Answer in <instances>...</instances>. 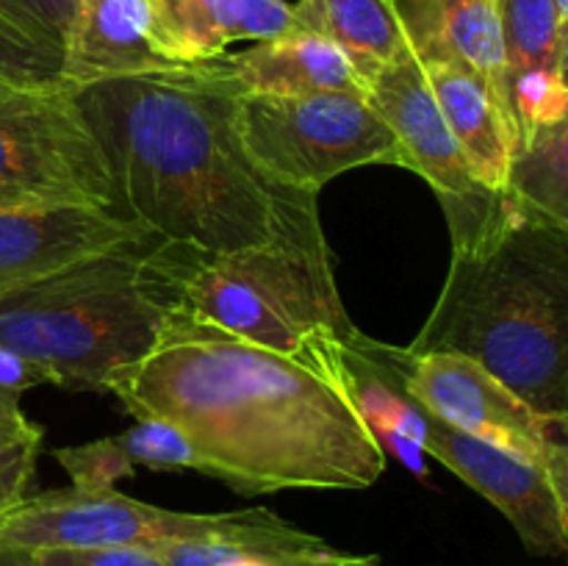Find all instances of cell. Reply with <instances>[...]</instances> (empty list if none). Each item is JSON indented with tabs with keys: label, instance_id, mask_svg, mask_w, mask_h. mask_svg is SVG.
I'll use <instances>...</instances> for the list:
<instances>
[{
	"label": "cell",
	"instance_id": "obj_16",
	"mask_svg": "<svg viewBox=\"0 0 568 566\" xmlns=\"http://www.w3.org/2000/svg\"><path fill=\"white\" fill-rule=\"evenodd\" d=\"M227 67L250 94H316L355 92L366 94L347 55L327 39L305 31H288L283 37L255 42L236 55H225Z\"/></svg>",
	"mask_w": 568,
	"mask_h": 566
},
{
	"label": "cell",
	"instance_id": "obj_1",
	"mask_svg": "<svg viewBox=\"0 0 568 566\" xmlns=\"http://www.w3.org/2000/svg\"><path fill=\"white\" fill-rule=\"evenodd\" d=\"M131 416L172 425L242 497L286 488H369L386 453L347 388L227 333L181 297L148 353L105 381Z\"/></svg>",
	"mask_w": 568,
	"mask_h": 566
},
{
	"label": "cell",
	"instance_id": "obj_27",
	"mask_svg": "<svg viewBox=\"0 0 568 566\" xmlns=\"http://www.w3.org/2000/svg\"><path fill=\"white\" fill-rule=\"evenodd\" d=\"M42 383H53V377H50L44 366L0 344V392L20 397L22 392L42 386Z\"/></svg>",
	"mask_w": 568,
	"mask_h": 566
},
{
	"label": "cell",
	"instance_id": "obj_30",
	"mask_svg": "<svg viewBox=\"0 0 568 566\" xmlns=\"http://www.w3.org/2000/svg\"><path fill=\"white\" fill-rule=\"evenodd\" d=\"M552 3H555V11H558L560 22H566L568 26V0H552Z\"/></svg>",
	"mask_w": 568,
	"mask_h": 566
},
{
	"label": "cell",
	"instance_id": "obj_26",
	"mask_svg": "<svg viewBox=\"0 0 568 566\" xmlns=\"http://www.w3.org/2000/svg\"><path fill=\"white\" fill-rule=\"evenodd\" d=\"M31 553L39 566H166L153 547H48Z\"/></svg>",
	"mask_w": 568,
	"mask_h": 566
},
{
	"label": "cell",
	"instance_id": "obj_20",
	"mask_svg": "<svg viewBox=\"0 0 568 566\" xmlns=\"http://www.w3.org/2000/svg\"><path fill=\"white\" fill-rule=\"evenodd\" d=\"M505 194L525 220L568 228V122L538 128L516 144Z\"/></svg>",
	"mask_w": 568,
	"mask_h": 566
},
{
	"label": "cell",
	"instance_id": "obj_15",
	"mask_svg": "<svg viewBox=\"0 0 568 566\" xmlns=\"http://www.w3.org/2000/svg\"><path fill=\"white\" fill-rule=\"evenodd\" d=\"M166 67L178 64L153 48L148 0H81L61 64L64 87L81 89Z\"/></svg>",
	"mask_w": 568,
	"mask_h": 566
},
{
	"label": "cell",
	"instance_id": "obj_10",
	"mask_svg": "<svg viewBox=\"0 0 568 566\" xmlns=\"http://www.w3.org/2000/svg\"><path fill=\"white\" fill-rule=\"evenodd\" d=\"M383 361L410 400L447 425L547 469L568 488L566 422L538 414L499 377L458 353H410L381 344Z\"/></svg>",
	"mask_w": 568,
	"mask_h": 566
},
{
	"label": "cell",
	"instance_id": "obj_8",
	"mask_svg": "<svg viewBox=\"0 0 568 566\" xmlns=\"http://www.w3.org/2000/svg\"><path fill=\"white\" fill-rule=\"evenodd\" d=\"M366 100L383 117L403 148L405 170L430 183L447 214L453 253H475L491 244L516 220L508 194L488 192L466 164L458 142L444 122L425 70L414 50L383 64L366 83Z\"/></svg>",
	"mask_w": 568,
	"mask_h": 566
},
{
	"label": "cell",
	"instance_id": "obj_25",
	"mask_svg": "<svg viewBox=\"0 0 568 566\" xmlns=\"http://www.w3.org/2000/svg\"><path fill=\"white\" fill-rule=\"evenodd\" d=\"M81 0H0V17L64 55Z\"/></svg>",
	"mask_w": 568,
	"mask_h": 566
},
{
	"label": "cell",
	"instance_id": "obj_5",
	"mask_svg": "<svg viewBox=\"0 0 568 566\" xmlns=\"http://www.w3.org/2000/svg\"><path fill=\"white\" fill-rule=\"evenodd\" d=\"M175 286L214 325L347 388V342L358 327L338 297L331 253L261 247L203 255L175 244Z\"/></svg>",
	"mask_w": 568,
	"mask_h": 566
},
{
	"label": "cell",
	"instance_id": "obj_14",
	"mask_svg": "<svg viewBox=\"0 0 568 566\" xmlns=\"http://www.w3.org/2000/svg\"><path fill=\"white\" fill-rule=\"evenodd\" d=\"M150 39L170 64H203L233 42L294 31L286 0H148Z\"/></svg>",
	"mask_w": 568,
	"mask_h": 566
},
{
	"label": "cell",
	"instance_id": "obj_9",
	"mask_svg": "<svg viewBox=\"0 0 568 566\" xmlns=\"http://www.w3.org/2000/svg\"><path fill=\"white\" fill-rule=\"evenodd\" d=\"M266 508L183 514L142 503L116 488H59L26 497L0 516V544L48 547H164L178 542H236Z\"/></svg>",
	"mask_w": 568,
	"mask_h": 566
},
{
	"label": "cell",
	"instance_id": "obj_3",
	"mask_svg": "<svg viewBox=\"0 0 568 566\" xmlns=\"http://www.w3.org/2000/svg\"><path fill=\"white\" fill-rule=\"evenodd\" d=\"M410 353H458L544 416L568 420V228L516 220L447 281Z\"/></svg>",
	"mask_w": 568,
	"mask_h": 566
},
{
	"label": "cell",
	"instance_id": "obj_13",
	"mask_svg": "<svg viewBox=\"0 0 568 566\" xmlns=\"http://www.w3.org/2000/svg\"><path fill=\"white\" fill-rule=\"evenodd\" d=\"M405 39L422 64H453L475 75L491 94L505 125L516 122L508 98V59L497 0H392Z\"/></svg>",
	"mask_w": 568,
	"mask_h": 566
},
{
	"label": "cell",
	"instance_id": "obj_23",
	"mask_svg": "<svg viewBox=\"0 0 568 566\" xmlns=\"http://www.w3.org/2000/svg\"><path fill=\"white\" fill-rule=\"evenodd\" d=\"M64 55L37 42L26 31L0 17V83L14 87H53L61 81Z\"/></svg>",
	"mask_w": 568,
	"mask_h": 566
},
{
	"label": "cell",
	"instance_id": "obj_6",
	"mask_svg": "<svg viewBox=\"0 0 568 566\" xmlns=\"http://www.w3.org/2000/svg\"><path fill=\"white\" fill-rule=\"evenodd\" d=\"M236 128L266 181L320 194L355 166H405L403 148L366 94H250L236 100Z\"/></svg>",
	"mask_w": 568,
	"mask_h": 566
},
{
	"label": "cell",
	"instance_id": "obj_7",
	"mask_svg": "<svg viewBox=\"0 0 568 566\" xmlns=\"http://www.w3.org/2000/svg\"><path fill=\"white\" fill-rule=\"evenodd\" d=\"M14 205L114 211L109 161L64 83H0V209Z\"/></svg>",
	"mask_w": 568,
	"mask_h": 566
},
{
	"label": "cell",
	"instance_id": "obj_4",
	"mask_svg": "<svg viewBox=\"0 0 568 566\" xmlns=\"http://www.w3.org/2000/svg\"><path fill=\"white\" fill-rule=\"evenodd\" d=\"M175 303V244L144 236L0 294V344L44 366L53 386L103 392Z\"/></svg>",
	"mask_w": 568,
	"mask_h": 566
},
{
	"label": "cell",
	"instance_id": "obj_28",
	"mask_svg": "<svg viewBox=\"0 0 568 566\" xmlns=\"http://www.w3.org/2000/svg\"><path fill=\"white\" fill-rule=\"evenodd\" d=\"M22 425H31V420L22 414L20 397L0 392V427H22Z\"/></svg>",
	"mask_w": 568,
	"mask_h": 566
},
{
	"label": "cell",
	"instance_id": "obj_29",
	"mask_svg": "<svg viewBox=\"0 0 568 566\" xmlns=\"http://www.w3.org/2000/svg\"><path fill=\"white\" fill-rule=\"evenodd\" d=\"M0 566H39L33 558L31 549L9 547V544H0Z\"/></svg>",
	"mask_w": 568,
	"mask_h": 566
},
{
	"label": "cell",
	"instance_id": "obj_18",
	"mask_svg": "<svg viewBox=\"0 0 568 566\" xmlns=\"http://www.w3.org/2000/svg\"><path fill=\"white\" fill-rule=\"evenodd\" d=\"M53 458L78 488H114V483L131 477L136 466L203 472V461L189 438L155 420H136V425L114 436L53 449Z\"/></svg>",
	"mask_w": 568,
	"mask_h": 566
},
{
	"label": "cell",
	"instance_id": "obj_19",
	"mask_svg": "<svg viewBox=\"0 0 568 566\" xmlns=\"http://www.w3.org/2000/svg\"><path fill=\"white\" fill-rule=\"evenodd\" d=\"M292 22L294 31L336 44L364 87L383 64L410 48L392 0H297Z\"/></svg>",
	"mask_w": 568,
	"mask_h": 566
},
{
	"label": "cell",
	"instance_id": "obj_17",
	"mask_svg": "<svg viewBox=\"0 0 568 566\" xmlns=\"http://www.w3.org/2000/svg\"><path fill=\"white\" fill-rule=\"evenodd\" d=\"M422 70L471 175L488 192L505 194L510 155H514V133L505 125L491 94L460 67L430 61V64H422Z\"/></svg>",
	"mask_w": 568,
	"mask_h": 566
},
{
	"label": "cell",
	"instance_id": "obj_11",
	"mask_svg": "<svg viewBox=\"0 0 568 566\" xmlns=\"http://www.w3.org/2000/svg\"><path fill=\"white\" fill-rule=\"evenodd\" d=\"M416 405V444L469 483L519 533L532 555H564L568 547V488L547 469L503 447L469 436Z\"/></svg>",
	"mask_w": 568,
	"mask_h": 566
},
{
	"label": "cell",
	"instance_id": "obj_24",
	"mask_svg": "<svg viewBox=\"0 0 568 566\" xmlns=\"http://www.w3.org/2000/svg\"><path fill=\"white\" fill-rule=\"evenodd\" d=\"M44 431L39 425L0 427V516L28 497Z\"/></svg>",
	"mask_w": 568,
	"mask_h": 566
},
{
	"label": "cell",
	"instance_id": "obj_12",
	"mask_svg": "<svg viewBox=\"0 0 568 566\" xmlns=\"http://www.w3.org/2000/svg\"><path fill=\"white\" fill-rule=\"evenodd\" d=\"M144 236L139 222L94 205L0 209V294Z\"/></svg>",
	"mask_w": 568,
	"mask_h": 566
},
{
	"label": "cell",
	"instance_id": "obj_2",
	"mask_svg": "<svg viewBox=\"0 0 568 566\" xmlns=\"http://www.w3.org/2000/svg\"><path fill=\"white\" fill-rule=\"evenodd\" d=\"M114 181V211L203 255L331 253L316 194L266 181L236 128L242 83L225 55L72 89Z\"/></svg>",
	"mask_w": 568,
	"mask_h": 566
},
{
	"label": "cell",
	"instance_id": "obj_21",
	"mask_svg": "<svg viewBox=\"0 0 568 566\" xmlns=\"http://www.w3.org/2000/svg\"><path fill=\"white\" fill-rule=\"evenodd\" d=\"M508 78L530 67L566 70L568 26L552 0H497Z\"/></svg>",
	"mask_w": 568,
	"mask_h": 566
},
{
	"label": "cell",
	"instance_id": "obj_22",
	"mask_svg": "<svg viewBox=\"0 0 568 566\" xmlns=\"http://www.w3.org/2000/svg\"><path fill=\"white\" fill-rule=\"evenodd\" d=\"M508 98L516 122V144L525 142L538 128L560 125L568 114L566 70L530 67L508 78Z\"/></svg>",
	"mask_w": 568,
	"mask_h": 566
}]
</instances>
